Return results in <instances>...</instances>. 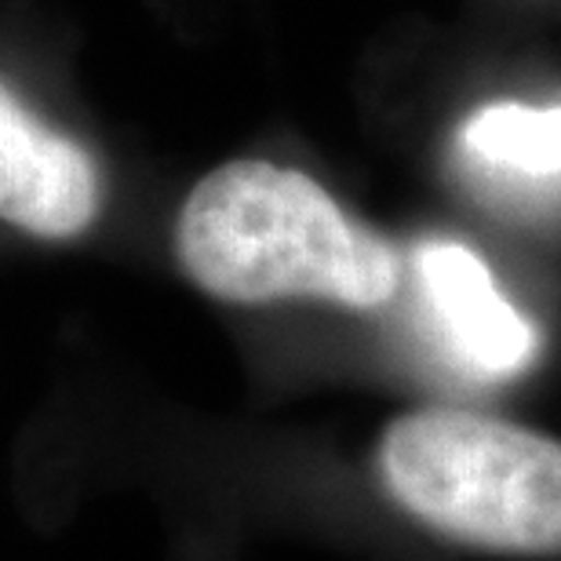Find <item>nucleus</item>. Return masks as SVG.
<instances>
[{
    "label": "nucleus",
    "instance_id": "1",
    "mask_svg": "<svg viewBox=\"0 0 561 561\" xmlns=\"http://www.w3.org/2000/svg\"><path fill=\"white\" fill-rule=\"evenodd\" d=\"M179 266L222 302L324 299L373 310L394 299L401 263L376 230L310 175L230 161L190 190L175 227Z\"/></svg>",
    "mask_w": 561,
    "mask_h": 561
},
{
    "label": "nucleus",
    "instance_id": "2",
    "mask_svg": "<svg viewBox=\"0 0 561 561\" xmlns=\"http://www.w3.org/2000/svg\"><path fill=\"white\" fill-rule=\"evenodd\" d=\"M390 500L426 529L496 554H561V442L467 409H416L376 453Z\"/></svg>",
    "mask_w": 561,
    "mask_h": 561
},
{
    "label": "nucleus",
    "instance_id": "3",
    "mask_svg": "<svg viewBox=\"0 0 561 561\" xmlns=\"http://www.w3.org/2000/svg\"><path fill=\"white\" fill-rule=\"evenodd\" d=\"M99 168L73 139L41 125L0 81V219L62 241L99 216Z\"/></svg>",
    "mask_w": 561,
    "mask_h": 561
},
{
    "label": "nucleus",
    "instance_id": "4",
    "mask_svg": "<svg viewBox=\"0 0 561 561\" xmlns=\"http://www.w3.org/2000/svg\"><path fill=\"white\" fill-rule=\"evenodd\" d=\"M416 266L437 318L470 365L489 376H511L533 362V324L503 299L478 252L456 241H423Z\"/></svg>",
    "mask_w": 561,
    "mask_h": 561
},
{
    "label": "nucleus",
    "instance_id": "5",
    "mask_svg": "<svg viewBox=\"0 0 561 561\" xmlns=\"http://www.w3.org/2000/svg\"><path fill=\"white\" fill-rule=\"evenodd\" d=\"M463 142L481 161L522 175H561V106L496 103L470 117Z\"/></svg>",
    "mask_w": 561,
    "mask_h": 561
}]
</instances>
